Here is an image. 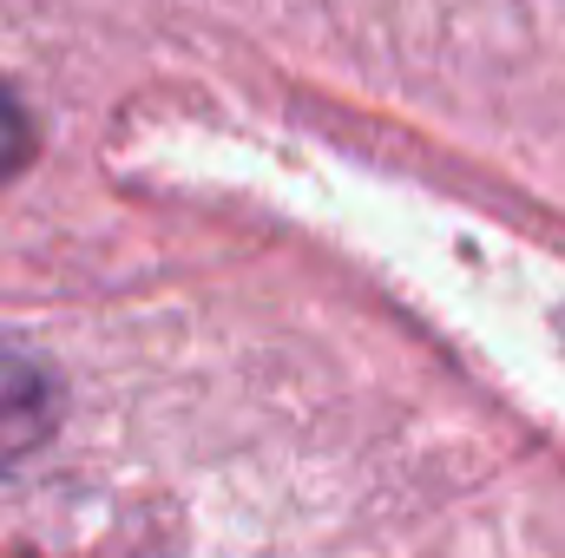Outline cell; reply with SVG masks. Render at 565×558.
Returning a JSON list of instances; mask_svg holds the SVG:
<instances>
[{
    "instance_id": "6da1fadb",
    "label": "cell",
    "mask_w": 565,
    "mask_h": 558,
    "mask_svg": "<svg viewBox=\"0 0 565 558\" xmlns=\"http://www.w3.org/2000/svg\"><path fill=\"white\" fill-rule=\"evenodd\" d=\"M60 427V382L40 355L0 348V473H13L26 453H40Z\"/></svg>"
},
{
    "instance_id": "7a4b0ae2",
    "label": "cell",
    "mask_w": 565,
    "mask_h": 558,
    "mask_svg": "<svg viewBox=\"0 0 565 558\" xmlns=\"http://www.w3.org/2000/svg\"><path fill=\"white\" fill-rule=\"evenodd\" d=\"M26 158H33V126H26L20 99H13V93H0V184H7Z\"/></svg>"
}]
</instances>
